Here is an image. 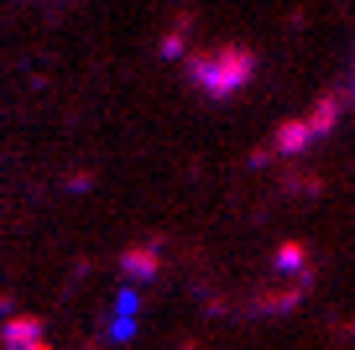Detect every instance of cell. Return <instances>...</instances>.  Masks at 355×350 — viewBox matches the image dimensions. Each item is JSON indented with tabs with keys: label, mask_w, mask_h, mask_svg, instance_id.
<instances>
[{
	"label": "cell",
	"mask_w": 355,
	"mask_h": 350,
	"mask_svg": "<svg viewBox=\"0 0 355 350\" xmlns=\"http://www.w3.org/2000/svg\"><path fill=\"white\" fill-rule=\"evenodd\" d=\"M256 78V53L241 42H225V47H204V53H189V84L209 99H230L241 94L245 84Z\"/></svg>",
	"instance_id": "6da1fadb"
},
{
	"label": "cell",
	"mask_w": 355,
	"mask_h": 350,
	"mask_svg": "<svg viewBox=\"0 0 355 350\" xmlns=\"http://www.w3.org/2000/svg\"><path fill=\"white\" fill-rule=\"evenodd\" d=\"M272 272L293 277V283H313V251L303 241H282L277 251H272Z\"/></svg>",
	"instance_id": "3957f363"
},
{
	"label": "cell",
	"mask_w": 355,
	"mask_h": 350,
	"mask_svg": "<svg viewBox=\"0 0 355 350\" xmlns=\"http://www.w3.org/2000/svg\"><path fill=\"white\" fill-rule=\"evenodd\" d=\"M0 340H6V350H26L32 340H42V319L37 314H11L6 329H0Z\"/></svg>",
	"instance_id": "5b68a950"
},
{
	"label": "cell",
	"mask_w": 355,
	"mask_h": 350,
	"mask_svg": "<svg viewBox=\"0 0 355 350\" xmlns=\"http://www.w3.org/2000/svg\"><path fill=\"white\" fill-rule=\"evenodd\" d=\"M350 105L345 94H324V99H313L309 110H303L298 121H282L277 131H272V147L266 152L272 157H293V152H309L319 136H329L334 126H340V110Z\"/></svg>",
	"instance_id": "7a4b0ae2"
},
{
	"label": "cell",
	"mask_w": 355,
	"mask_h": 350,
	"mask_svg": "<svg viewBox=\"0 0 355 350\" xmlns=\"http://www.w3.org/2000/svg\"><path fill=\"white\" fill-rule=\"evenodd\" d=\"M303 298H309V283H272V288L256 293V308H261V314H288Z\"/></svg>",
	"instance_id": "277c9868"
},
{
	"label": "cell",
	"mask_w": 355,
	"mask_h": 350,
	"mask_svg": "<svg viewBox=\"0 0 355 350\" xmlns=\"http://www.w3.org/2000/svg\"><path fill=\"white\" fill-rule=\"evenodd\" d=\"M125 277H157V251H141V246H131V251L121 256Z\"/></svg>",
	"instance_id": "8992f818"
}]
</instances>
